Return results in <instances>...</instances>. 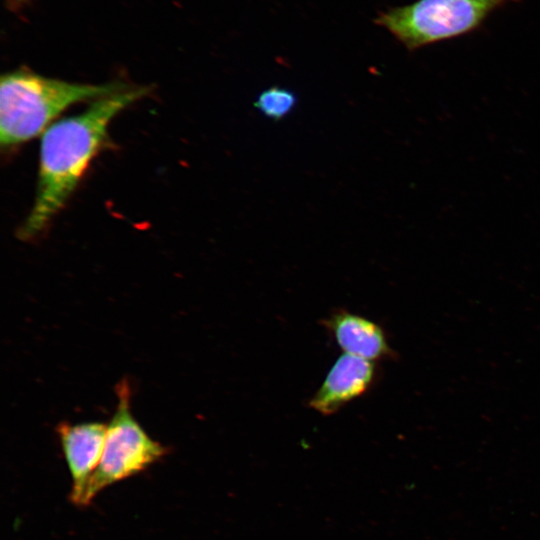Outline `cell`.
I'll use <instances>...</instances> for the list:
<instances>
[{"label":"cell","mask_w":540,"mask_h":540,"mask_svg":"<svg viewBox=\"0 0 540 540\" xmlns=\"http://www.w3.org/2000/svg\"><path fill=\"white\" fill-rule=\"evenodd\" d=\"M150 92L141 86L95 100L85 111L50 125L41 138L36 197L18 230L29 240L42 232L64 206L103 146L109 123Z\"/></svg>","instance_id":"1"},{"label":"cell","mask_w":540,"mask_h":540,"mask_svg":"<svg viewBox=\"0 0 540 540\" xmlns=\"http://www.w3.org/2000/svg\"><path fill=\"white\" fill-rule=\"evenodd\" d=\"M119 82L93 85L47 78L27 69L3 74L0 81V142L12 147L43 131L69 106L127 89Z\"/></svg>","instance_id":"2"},{"label":"cell","mask_w":540,"mask_h":540,"mask_svg":"<svg viewBox=\"0 0 540 540\" xmlns=\"http://www.w3.org/2000/svg\"><path fill=\"white\" fill-rule=\"evenodd\" d=\"M519 0H418L379 12L374 22L412 51L470 33L496 10Z\"/></svg>","instance_id":"3"},{"label":"cell","mask_w":540,"mask_h":540,"mask_svg":"<svg viewBox=\"0 0 540 540\" xmlns=\"http://www.w3.org/2000/svg\"><path fill=\"white\" fill-rule=\"evenodd\" d=\"M116 391L118 402L107 424L102 457L87 482L80 506L88 505L109 485L142 472L167 452L161 443L149 436L133 416L127 381H121Z\"/></svg>","instance_id":"4"},{"label":"cell","mask_w":540,"mask_h":540,"mask_svg":"<svg viewBox=\"0 0 540 540\" xmlns=\"http://www.w3.org/2000/svg\"><path fill=\"white\" fill-rule=\"evenodd\" d=\"M374 362L342 354L308 401V406L324 416L337 413L347 404L366 395L376 384Z\"/></svg>","instance_id":"5"},{"label":"cell","mask_w":540,"mask_h":540,"mask_svg":"<svg viewBox=\"0 0 540 540\" xmlns=\"http://www.w3.org/2000/svg\"><path fill=\"white\" fill-rule=\"evenodd\" d=\"M107 424L101 422H62L57 433L72 477L70 499L79 505L90 476L97 468L104 449Z\"/></svg>","instance_id":"6"},{"label":"cell","mask_w":540,"mask_h":540,"mask_svg":"<svg viewBox=\"0 0 540 540\" xmlns=\"http://www.w3.org/2000/svg\"><path fill=\"white\" fill-rule=\"evenodd\" d=\"M322 325L346 354L372 362L396 357L384 329L364 316L337 309Z\"/></svg>","instance_id":"7"},{"label":"cell","mask_w":540,"mask_h":540,"mask_svg":"<svg viewBox=\"0 0 540 540\" xmlns=\"http://www.w3.org/2000/svg\"><path fill=\"white\" fill-rule=\"evenodd\" d=\"M297 101V95L293 91L272 86L263 90L253 105L265 117L280 121L294 110Z\"/></svg>","instance_id":"8"},{"label":"cell","mask_w":540,"mask_h":540,"mask_svg":"<svg viewBox=\"0 0 540 540\" xmlns=\"http://www.w3.org/2000/svg\"><path fill=\"white\" fill-rule=\"evenodd\" d=\"M30 0H8L9 6L14 10L22 9Z\"/></svg>","instance_id":"9"}]
</instances>
